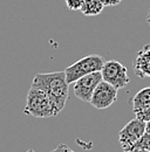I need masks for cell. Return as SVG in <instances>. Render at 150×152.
Returning <instances> with one entry per match:
<instances>
[{
	"instance_id": "1",
	"label": "cell",
	"mask_w": 150,
	"mask_h": 152,
	"mask_svg": "<svg viewBox=\"0 0 150 152\" xmlns=\"http://www.w3.org/2000/svg\"><path fill=\"white\" fill-rule=\"evenodd\" d=\"M68 86L69 84L66 81L65 72H54L37 74L32 81L31 87L42 90L48 96L55 111L59 114L61 110H63L68 99Z\"/></svg>"
},
{
	"instance_id": "2",
	"label": "cell",
	"mask_w": 150,
	"mask_h": 152,
	"mask_svg": "<svg viewBox=\"0 0 150 152\" xmlns=\"http://www.w3.org/2000/svg\"><path fill=\"white\" fill-rule=\"evenodd\" d=\"M24 113L37 118H47L57 115L49 97L42 90L34 87H31L28 90Z\"/></svg>"
},
{
	"instance_id": "3",
	"label": "cell",
	"mask_w": 150,
	"mask_h": 152,
	"mask_svg": "<svg viewBox=\"0 0 150 152\" xmlns=\"http://www.w3.org/2000/svg\"><path fill=\"white\" fill-rule=\"evenodd\" d=\"M104 62L106 60L101 55H96V54L87 55V56L80 58L79 61L74 62L72 66L65 69L67 83L72 84L76 80L81 78L82 76H86L95 72H101Z\"/></svg>"
},
{
	"instance_id": "4",
	"label": "cell",
	"mask_w": 150,
	"mask_h": 152,
	"mask_svg": "<svg viewBox=\"0 0 150 152\" xmlns=\"http://www.w3.org/2000/svg\"><path fill=\"white\" fill-rule=\"evenodd\" d=\"M102 80L112 84L116 89H122L130 82L127 68L118 61L110 60L106 61L101 69Z\"/></svg>"
},
{
	"instance_id": "5",
	"label": "cell",
	"mask_w": 150,
	"mask_h": 152,
	"mask_svg": "<svg viewBox=\"0 0 150 152\" xmlns=\"http://www.w3.org/2000/svg\"><path fill=\"white\" fill-rule=\"evenodd\" d=\"M117 90L118 89L102 80L95 88L89 103L99 110H104L112 105L117 99Z\"/></svg>"
},
{
	"instance_id": "6",
	"label": "cell",
	"mask_w": 150,
	"mask_h": 152,
	"mask_svg": "<svg viewBox=\"0 0 150 152\" xmlns=\"http://www.w3.org/2000/svg\"><path fill=\"white\" fill-rule=\"evenodd\" d=\"M101 81H102L101 72H95V73L88 74L86 76H82L81 78L76 80L73 83L74 84V87H73L74 95L79 99L89 103L95 88L99 86V83Z\"/></svg>"
},
{
	"instance_id": "7",
	"label": "cell",
	"mask_w": 150,
	"mask_h": 152,
	"mask_svg": "<svg viewBox=\"0 0 150 152\" xmlns=\"http://www.w3.org/2000/svg\"><path fill=\"white\" fill-rule=\"evenodd\" d=\"M146 132V122L135 118L128 122L118 132V142L123 149L132 145Z\"/></svg>"
},
{
	"instance_id": "8",
	"label": "cell",
	"mask_w": 150,
	"mask_h": 152,
	"mask_svg": "<svg viewBox=\"0 0 150 152\" xmlns=\"http://www.w3.org/2000/svg\"><path fill=\"white\" fill-rule=\"evenodd\" d=\"M136 76L141 78H150V45H144L137 53L134 62Z\"/></svg>"
},
{
	"instance_id": "9",
	"label": "cell",
	"mask_w": 150,
	"mask_h": 152,
	"mask_svg": "<svg viewBox=\"0 0 150 152\" xmlns=\"http://www.w3.org/2000/svg\"><path fill=\"white\" fill-rule=\"evenodd\" d=\"M134 113H140L150 107V87H146L137 91V94L131 99Z\"/></svg>"
},
{
	"instance_id": "10",
	"label": "cell",
	"mask_w": 150,
	"mask_h": 152,
	"mask_svg": "<svg viewBox=\"0 0 150 152\" xmlns=\"http://www.w3.org/2000/svg\"><path fill=\"white\" fill-rule=\"evenodd\" d=\"M103 8L104 6L101 2V0H83L82 7L80 11L86 17H95V15H99L103 11Z\"/></svg>"
},
{
	"instance_id": "11",
	"label": "cell",
	"mask_w": 150,
	"mask_h": 152,
	"mask_svg": "<svg viewBox=\"0 0 150 152\" xmlns=\"http://www.w3.org/2000/svg\"><path fill=\"white\" fill-rule=\"evenodd\" d=\"M130 146H132V148H140V149H144V150L150 151V133L144 132V134L137 142H135L132 145H130Z\"/></svg>"
},
{
	"instance_id": "12",
	"label": "cell",
	"mask_w": 150,
	"mask_h": 152,
	"mask_svg": "<svg viewBox=\"0 0 150 152\" xmlns=\"http://www.w3.org/2000/svg\"><path fill=\"white\" fill-rule=\"evenodd\" d=\"M66 6L71 11H80L83 4V0H65Z\"/></svg>"
},
{
	"instance_id": "13",
	"label": "cell",
	"mask_w": 150,
	"mask_h": 152,
	"mask_svg": "<svg viewBox=\"0 0 150 152\" xmlns=\"http://www.w3.org/2000/svg\"><path fill=\"white\" fill-rule=\"evenodd\" d=\"M136 118L143 121V122H149L150 121V107L147 108L146 110H142L140 113H136Z\"/></svg>"
},
{
	"instance_id": "14",
	"label": "cell",
	"mask_w": 150,
	"mask_h": 152,
	"mask_svg": "<svg viewBox=\"0 0 150 152\" xmlns=\"http://www.w3.org/2000/svg\"><path fill=\"white\" fill-rule=\"evenodd\" d=\"M51 152H75L73 151L68 145H66V144H60V145H57L54 150H52Z\"/></svg>"
},
{
	"instance_id": "15",
	"label": "cell",
	"mask_w": 150,
	"mask_h": 152,
	"mask_svg": "<svg viewBox=\"0 0 150 152\" xmlns=\"http://www.w3.org/2000/svg\"><path fill=\"white\" fill-rule=\"evenodd\" d=\"M123 0H101V2L103 4L104 7H112V6H117L118 4H121Z\"/></svg>"
},
{
	"instance_id": "16",
	"label": "cell",
	"mask_w": 150,
	"mask_h": 152,
	"mask_svg": "<svg viewBox=\"0 0 150 152\" xmlns=\"http://www.w3.org/2000/svg\"><path fill=\"white\" fill-rule=\"evenodd\" d=\"M124 152H150L148 150H144V149H140V148H132V146H129L127 149H123Z\"/></svg>"
},
{
	"instance_id": "17",
	"label": "cell",
	"mask_w": 150,
	"mask_h": 152,
	"mask_svg": "<svg viewBox=\"0 0 150 152\" xmlns=\"http://www.w3.org/2000/svg\"><path fill=\"white\" fill-rule=\"evenodd\" d=\"M146 132L150 133V121L149 122H146Z\"/></svg>"
},
{
	"instance_id": "18",
	"label": "cell",
	"mask_w": 150,
	"mask_h": 152,
	"mask_svg": "<svg viewBox=\"0 0 150 152\" xmlns=\"http://www.w3.org/2000/svg\"><path fill=\"white\" fill-rule=\"evenodd\" d=\"M147 22H148V25L150 26V7H149V11H148V14H147Z\"/></svg>"
},
{
	"instance_id": "19",
	"label": "cell",
	"mask_w": 150,
	"mask_h": 152,
	"mask_svg": "<svg viewBox=\"0 0 150 152\" xmlns=\"http://www.w3.org/2000/svg\"><path fill=\"white\" fill-rule=\"evenodd\" d=\"M26 152H35V151H34L33 149H29V150H27V151H26Z\"/></svg>"
}]
</instances>
